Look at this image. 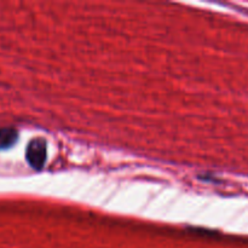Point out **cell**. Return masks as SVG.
Returning a JSON list of instances; mask_svg holds the SVG:
<instances>
[{
    "label": "cell",
    "mask_w": 248,
    "mask_h": 248,
    "mask_svg": "<svg viewBox=\"0 0 248 248\" xmlns=\"http://www.w3.org/2000/svg\"><path fill=\"white\" fill-rule=\"evenodd\" d=\"M46 154H47L46 142L41 138H36L31 140L27 147L26 159L33 169L40 170L46 162Z\"/></svg>",
    "instance_id": "cell-1"
},
{
    "label": "cell",
    "mask_w": 248,
    "mask_h": 248,
    "mask_svg": "<svg viewBox=\"0 0 248 248\" xmlns=\"http://www.w3.org/2000/svg\"><path fill=\"white\" fill-rule=\"evenodd\" d=\"M18 140V133L12 127L0 128V150L11 148Z\"/></svg>",
    "instance_id": "cell-2"
}]
</instances>
